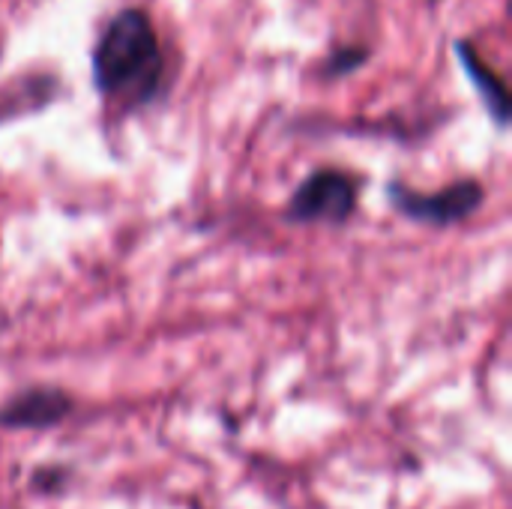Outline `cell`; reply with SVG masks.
I'll return each instance as SVG.
<instances>
[{
  "label": "cell",
  "mask_w": 512,
  "mask_h": 509,
  "mask_svg": "<svg viewBox=\"0 0 512 509\" xmlns=\"http://www.w3.org/2000/svg\"><path fill=\"white\" fill-rule=\"evenodd\" d=\"M90 72L99 96L123 99L132 108L159 96L165 81V54L144 9H120L105 24L90 54Z\"/></svg>",
  "instance_id": "6da1fadb"
},
{
  "label": "cell",
  "mask_w": 512,
  "mask_h": 509,
  "mask_svg": "<svg viewBox=\"0 0 512 509\" xmlns=\"http://www.w3.org/2000/svg\"><path fill=\"white\" fill-rule=\"evenodd\" d=\"M360 207V180L345 168H315L291 192L282 219L291 225H330L342 228Z\"/></svg>",
  "instance_id": "3957f363"
},
{
  "label": "cell",
  "mask_w": 512,
  "mask_h": 509,
  "mask_svg": "<svg viewBox=\"0 0 512 509\" xmlns=\"http://www.w3.org/2000/svg\"><path fill=\"white\" fill-rule=\"evenodd\" d=\"M75 414V396L54 384H30L0 402V429L51 432Z\"/></svg>",
  "instance_id": "277c9868"
},
{
  "label": "cell",
  "mask_w": 512,
  "mask_h": 509,
  "mask_svg": "<svg viewBox=\"0 0 512 509\" xmlns=\"http://www.w3.org/2000/svg\"><path fill=\"white\" fill-rule=\"evenodd\" d=\"M456 57H459L462 69L468 72V78L474 81V87H477V93H480L486 111L492 114V120H495L501 129H507V123H510V93H507L504 78H501V75L474 51L471 42H462V39H459V42H456Z\"/></svg>",
  "instance_id": "5b68a950"
},
{
  "label": "cell",
  "mask_w": 512,
  "mask_h": 509,
  "mask_svg": "<svg viewBox=\"0 0 512 509\" xmlns=\"http://www.w3.org/2000/svg\"><path fill=\"white\" fill-rule=\"evenodd\" d=\"M69 480H72V468L51 462V465H39L30 474V489L39 495H60L69 486Z\"/></svg>",
  "instance_id": "8992f818"
},
{
  "label": "cell",
  "mask_w": 512,
  "mask_h": 509,
  "mask_svg": "<svg viewBox=\"0 0 512 509\" xmlns=\"http://www.w3.org/2000/svg\"><path fill=\"white\" fill-rule=\"evenodd\" d=\"M366 60H369V51H366V48H351V45H345V48L333 51V54L324 60V75H327V78L348 75V72L360 69Z\"/></svg>",
  "instance_id": "52a82bcc"
},
{
  "label": "cell",
  "mask_w": 512,
  "mask_h": 509,
  "mask_svg": "<svg viewBox=\"0 0 512 509\" xmlns=\"http://www.w3.org/2000/svg\"><path fill=\"white\" fill-rule=\"evenodd\" d=\"M387 204L408 222L429 225V228H453L468 222L486 204V186L477 177L453 180L441 189L423 192L402 180L387 183Z\"/></svg>",
  "instance_id": "7a4b0ae2"
}]
</instances>
